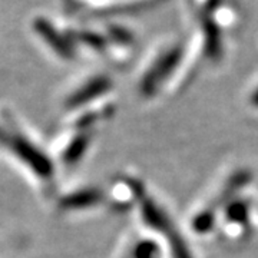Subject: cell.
Instances as JSON below:
<instances>
[{"mask_svg":"<svg viewBox=\"0 0 258 258\" xmlns=\"http://www.w3.org/2000/svg\"><path fill=\"white\" fill-rule=\"evenodd\" d=\"M182 57V49L181 46L172 47L171 50H168L166 53L161 56L158 59L155 64L149 69L147 75L144 76L142 82H141V91L145 96L154 95L158 89L159 83L165 81L168 75L171 74L175 69L179 60Z\"/></svg>","mask_w":258,"mask_h":258,"instance_id":"cell-1","label":"cell"},{"mask_svg":"<svg viewBox=\"0 0 258 258\" xmlns=\"http://www.w3.org/2000/svg\"><path fill=\"white\" fill-rule=\"evenodd\" d=\"M0 139L6 142V145H9L10 149H13V152H16L22 159H25L39 175L46 176V178L52 175L50 162L36 148L32 147L26 139L20 138V137H12V135H3V134H0Z\"/></svg>","mask_w":258,"mask_h":258,"instance_id":"cell-2","label":"cell"},{"mask_svg":"<svg viewBox=\"0 0 258 258\" xmlns=\"http://www.w3.org/2000/svg\"><path fill=\"white\" fill-rule=\"evenodd\" d=\"M33 28L50 46L55 49L56 53H59L63 57H72L74 56V49L71 46V43L53 28V25L49 20L43 18H37L33 22Z\"/></svg>","mask_w":258,"mask_h":258,"instance_id":"cell-3","label":"cell"},{"mask_svg":"<svg viewBox=\"0 0 258 258\" xmlns=\"http://www.w3.org/2000/svg\"><path fill=\"white\" fill-rule=\"evenodd\" d=\"M111 86V81L105 76H99V78H95L88 85H85L82 89H79L78 92L75 93L74 96L71 98L69 105L71 106H78V105H82L89 102L93 98L99 96L101 93L106 92Z\"/></svg>","mask_w":258,"mask_h":258,"instance_id":"cell-4","label":"cell"},{"mask_svg":"<svg viewBox=\"0 0 258 258\" xmlns=\"http://www.w3.org/2000/svg\"><path fill=\"white\" fill-rule=\"evenodd\" d=\"M203 32H204V46L205 53L211 59H218L221 56V36H220V29L218 26L210 20H203Z\"/></svg>","mask_w":258,"mask_h":258,"instance_id":"cell-5","label":"cell"},{"mask_svg":"<svg viewBox=\"0 0 258 258\" xmlns=\"http://www.w3.org/2000/svg\"><path fill=\"white\" fill-rule=\"evenodd\" d=\"M102 195L99 191L92 189V191H82V192H78L66 198L64 200V205L68 208H82V207H88V205H93V204L99 203L101 201Z\"/></svg>","mask_w":258,"mask_h":258,"instance_id":"cell-6","label":"cell"},{"mask_svg":"<svg viewBox=\"0 0 258 258\" xmlns=\"http://www.w3.org/2000/svg\"><path fill=\"white\" fill-rule=\"evenodd\" d=\"M88 142H89V137L88 135H81L75 139L72 142V145L68 148L66 154H64V159L66 162H75L78 161L79 158L82 157V154L85 152V149L88 147Z\"/></svg>","mask_w":258,"mask_h":258,"instance_id":"cell-7","label":"cell"},{"mask_svg":"<svg viewBox=\"0 0 258 258\" xmlns=\"http://www.w3.org/2000/svg\"><path fill=\"white\" fill-rule=\"evenodd\" d=\"M159 248L154 241H144L134 251V258H158Z\"/></svg>","mask_w":258,"mask_h":258,"instance_id":"cell-8","label":"cell"},{"mask_svg":"<svg viewBox=\"0 0 258 258\" xmlns=\"http://www.w3.org/2000/svg\"><path fill=\"white\" fill-rule=\"evenodd\" d=\"M247 215H248V211H247V207L244 204L235 203L231 204L230 210L227 212V217L228 220L232 222H237V224H244L245 220H247Z\"/></svg>","mask_w":258,"mask_h":258,"instance_id":"cell-9","label":"cell"},{"mask_svg":"<svg viewBox=\"0 0 258 258\" xmlns=\"http://www.w3.org/2000/svg\"><path fill=\"white\" fill-rule=\"evenodd\" d=\"M79 39L82 40L83 43H86L88 46L93 47L96 50H102L106 46V40L101 35L93 33V32H81L79 33Z\"/></svg>","mask_w":258,"mask_h":258,"instance_id":"cell-10","label":"cell"},{"mask_svg":"<svg viewBox=\"0 0 258 258\" xmlns=\"http://www.w3.org/2000/svg\"><path fill=\"white\" fill-rule=\"evenodd\" d=\"M109 35L113 40L119 42V43H123V45H128V43H132L134 37L129 33L126 29L119 28V26H111L109 28Z\"/></svg>","mask_w":258,"mask_h":258,"instance_id":"cell-11","label":"cell"},{"mask_svg":"<svg viewBox=\"0 0 258 258\" xmlns=\"http://www.w3.org/2000/svg\"><path fill=\"white\" fill-rule=\"evenodd\" d=\"M251 103L254 105V106H257L258 108V89L255 92L252 93V96H251Z\"/></svg>","mask_w":258,"mask_h":258,"instance_id":"cell-12","label":"cell"}]
</instances>
